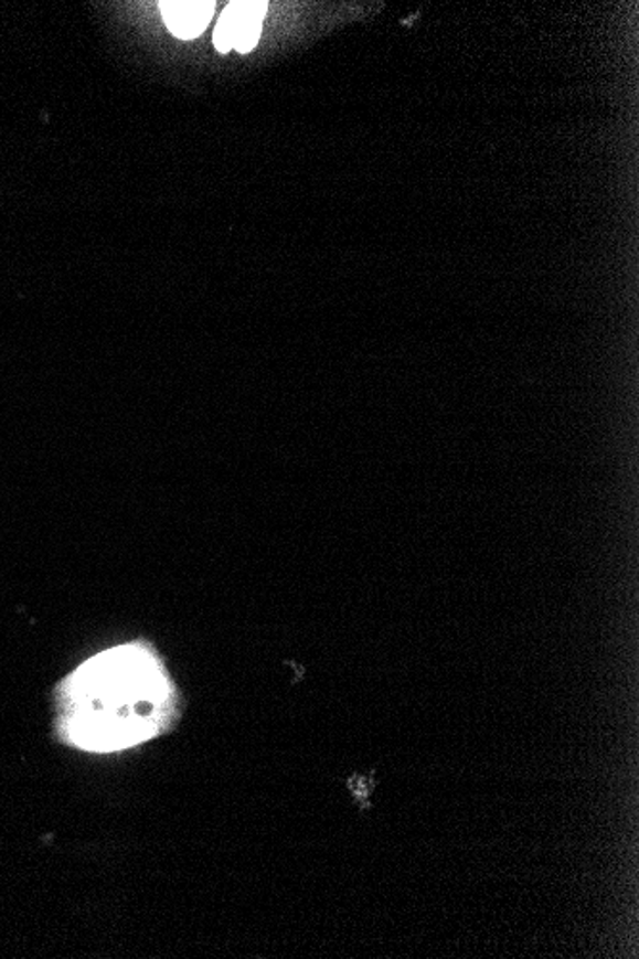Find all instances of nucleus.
I'll return each mask as SVG.
<instances>
[{"label":"nucleus","instance_id":"nucleus-4","mask_svg":"<svg viewBox=\"0 0 639 959\" xmlns=\"http://www.w3.org/2000/svg\"><path fill=\"white\" fill-rule=\"evenodd\" d=\"M213 41H215L216 51L219 52H231L234 49V23H232L231 15L226 14V12H223L221 20L216 23Z\"/></svg>","mask_w":639,"mask_h":959},{"label":"nucleus","instance_id":"nucleus-2","mask_svg":"<svg viewBox=\"0 0 639 959\" xmlns=\"http://www.w3.org/2000/svg\"><path fill=\"white\" fill-rule=\"evenodd\" d=\"M161 14H163L167 28L173 35L179 36V39H194L203 33L207 23L211 22V18L215 14V2H209V0L205 2H194V0L161 2Z\"/></svg>","mask_w":639,"mask_h":959},{"label":"nucleus","instance_id":"nucleus-1","mask_svg":"<svg viewBox=\"0 0 639 959\" xmlns=\"http://www.w3.org/2000/svg\"><path fill=\"white\" fill-rule=\"evenodd\" d=\"M179 692L148 643L102 651L58 690L65 743L88 753H117L166 734L179 718Z\"/></svg>","mask_w":639,"mask_h":959},{"label":"nucleus","instance_id":"nucleus-3","mask_svg":"<svg viewBox=\"0 0 639 959\" xmlns=\"http://www.w3.org/2000/svg\"><path fill=\"white\" fill-rule=\"evenodd\" d=\"M268 4L247 0V2H232L224 12L231 15L234 23V49L237 52H249L259 43L263 18H265Z\"/></svg>","mask_w":639,"mask_h":959}]
</instances>
